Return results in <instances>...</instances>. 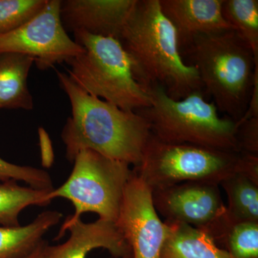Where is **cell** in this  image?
Instances as JSON below:
<instances>
[{
	"mask_svg": "<svg viewBox=\"0 0 258 258\" xmlns=\"http://www.w3.org/2000/svg\"><path fill=\"white\" fill-rule=\"evenodd\" d=\"M59 86L69 97L71 116L61 138L68 160L89 149L128 165L139 166L152 136L150 125L138 112L127 111L89 94L67 73L56 71Z\"/></svg>",
	"mask_w": 258,
	"mask_h": 258,
	"instance_id": "6da1fadb",
	"label": "cell"
},
{
	"mask_svg": "<svg viewBox=\"0 0 258 258\" xmlns=\"http://www.w3.org/2000/svg\"><path fill=\"white\" fill-rule=\"evenodd\" d=\"M118 40L146 89L161 86L174 100L203 89L198 71L183 59L175 28L159 0H137Z\"/></svg>",
	"mask_w": 258,
	"mask_h": 258,
	"instance_id": "7a4b0ae2",
	"label": "cell"
},
{
	"mask_svg": "<svg viewBox=\"0 0 258 258\" xmlns=\"http://www.w3.org/2000/svg\"><path fill=\"white\" fill-rule=\"evenodd\" d=\"M184 48L218 111L238 123L248 107L258 67L248 45L232 30L196 37Z\"/></svg>",
	"mask_w": 258,
	"mask_h": 258,
	"instance_id": "3957f363",
	"label": "cell"
},
{
	"mask_svg": "<svg viewBox=\"0 0 258 258\" xmlns=\"http://www.w3.org/2000/svg\"><path fill=\"white\" fill-rule=\"evenodd\" d=\"M147 90L152 103L138 113L147 120L156 138L166 143L241 153L237 122L221 118L215 103L207 101L203 91L174 100L161 86H151Z\"/></svg>",
	"mask_w": 258,
	"mask_h": 258,
	"instance_id": "277c9868",
	"label": "cell"
},
{
	"mask_svg": "<svg viewBox=\"0 0 258 258\" xmlns=\"http://www.w3.org/2000/svg\"><path fill=\"white\" fill-rule=\"evenodd\" d=\"M73 34L83 52L66 61V71L78 86L124 111L150 107L149 93L134 77L130 59L117 39L83 31Z\"/></svg>",
	"mask_w": 258,
	"mask_h": 258,
	"instance_id": "5b68a950",
	"label": "cell"
},
{
	"mask_svg": "<svg viewBox=\"0 0 258 258\" xmlns=\"http://www.w3.org/2000/svg\"><path fill=\"white\" fill-rule=\"evenodd\" d=\"M74 163L69 179L47 194L50 201L66 199L75 208L74 215L61 226L55 240L63 237L70 226L86 212H93L99 218L115 222L123 190L134 172L128 164L89 149L80 152Z\"/></svg>",
	"mask_w": 258,
	"mask_h": 258,
	"instance_id": "8992f818",
	"label": "cell"
},
{
	"mask_svg": "<svg viewBox=\"0 0 258 258\" xmlns=\"http://www.w3.org/2000/svg\"><path fill=\"white\" fill-rule=\"evenodd\" d=\"M241 153L161 142L152 135L137 172L152 190L189 181L220 184L240 171Z\"/></svg>",
	"mask_w": 258,
	"mask_h": 258,
	"instance_id": "52a82bcc",
	"label": "cell"
},
{
	"mask_svg": "<svg viewBox=\"0 0 258 258\" xmlns=\"http://www.w3.org/2000/svg\"><path fill=\"white\" fill-rule=\"evenodd\" d=\"M60 8V0H46L36 15L14 30L0 35V53L29 56L41 71L82 53L83 47L64 30Z\"/></svg>",
	"mask_w": 258,
	"mask_h": 258,
	"instance_id": "ba28073f",
	"label": "cell"
},
{
	"mask_svg": "<svg viewBox=\"0 0 258 258\" xmlns=\"http://www.w3.org/2000/svg\"><path fill=\"white\" fill-rule=\"evenodd\" d=\"M134 258H159L167 225L158 216L152 190L134 170L125 184L115 221Z\"/></svg>",
	"mask_w": 258,
	"mask_h": 258,
	"instance_id": "9c48e42d",
	"label": "cell"
},
{
	"mask_svg": "<svg viewBox=\"0 0 258 258\" xmlns=\"http://www.w3.org/2000/svg\"><path fill=\"white\" fill-rule=\"evenodd\" d=\"M157 211L167 221L182 222L208 230L221 218L226 207L218 184L189 181L152 190Z\"/></svg>",
	"mask_w": 258,
	"mask_h": 258,
	"instance_id": "30bf717a",
	"label": "cell"
},
{
	"mask_svg": "<svg viewBox=\"0 0 258 258\" xmlns=\"http://www.w3.org/2000/svg\"><path fill=\"white\" fill-rule=\"evenodd\" d=\"M137 0H60V18L69 33L83 31L118 40Z\"/></svg>",
	"mask_w": 258,
	"mask_h": 258,
	"instance_id": "8fae6325",
	"label": "cell"
},
{
	"mask_svg": "<svg viewBox=\"0 0 258 258\" xmlns=\"http://www.w3.org/2000/svg\"><path fill=\"white\" fill-rule=\"evenodd\" d=\"M175 28L180 50L201 35L233 30L222 14L223 0H159Z\"/></svg>",
	"mask_w": 258,
	"mask_h": 258,
	"instance_id": "7c38bea8",
	"label": "cell"
},
{
	"mask_svg": "<svg viewBox=\"0 0 258 258\" xmlns=\"http://www.w3.org/2000/svg\"><path fill=\"white\" fill-rule=\"evenodd\" d=\"M70 237L64 243L51 246L52 258H86L97 248L106 249L113 257L120 258L132 252L115 222L98 218L86 223L81 219L70 226Z\"/></svg>",
	"mask_w": 258,
	"mask_h": 258,
	"instance_id": "4fadbf2b",
	"label": "cell"
},
{
	"mask_svg": "<svg viewBox=\"0 0 258 258\" xmlns=\"http://www.w3.org/2000/svg\"><path fill=\"white\" fill-rule=\"evenodd\" d=\"M166 223L167 235L159 258H231L206 230L182 222Z\"/></svg>",
	"mask_w": 258,
	"mask_h": 258,
	"instance_id": "5bb4252c",
	"label": "cell"
},
{
	"mask_svg": "<svg viewBox=\"0 0 258 258\" xmlns=\"http://www.w3.org/2000/svg\"><path fill=\"white\" fill-rule=\"evenodd\" d=\"M220 184L228 198V207L218 225L222 239L233 225L258 223V182L246 174L235 173Z\"/></svg>",
	"mask_w": 258,
	"mask_h": 258,
	"instance_id": "9a60e30c",
	"label": "cell"
},
{
	"mask_svg": "<svg viewBox=\"0 0 258 258\" xmlns=\"http://www.w3.org/2000/svg\"><path fill=\"white\" fill-rule=\"evenodd\" d=\"M34 60L29 56L13 52L0 53V109L33 108V98L28 79Z\"/></svg>",
	"mask_w": 258,
	"mask_h": 258,
	"instance_id": "2e32d148",
	"label": "cell"
},
{
	"mask_svg": "<svg viewBox=\"0 0 258 258\" xmlns=\"http://www.w3.org/2000/svg\"><path fill=\"white\" fill-rule=\"evenodd\" d=\"M62 214L55 210L40 213L28 225L0 226V258H23L32 252L45 234L60 222Z\"/></svg>",
	"mask_w": 258,
	"mask_h": 258,
	"instance_id": "e0dca14e",
	"label": "cell"
},
{
	"mask_svg": "<svg viewBox=\"0 0 258 258\" xmlns=\"http://www.w3.org/2000/svg\"><path fill=\"white\" fill-rule=\"evenodd\" d=\"M50 191L20 186L15 181L0 184V226H20L19 217L24 209L30 206H47L52 202L47 198Z\"/></svg>",
	"mask_w": 258,
	"mask_h": 258,
	"instance_id": "ac0fdd59",
	"label": "cell"
},
{
	"mask_svg": "<svg viewBox=\"0 0 258 258\" xmlns=\"http://www.w3.org/2000/svg\"><path fill=\"white\" fill-rule=\"evenodd\" d=\"M222 14L247 45L258 63L257 0H223Z\"/></svg>",
	"mask_w": 258,
	"mask_h": 258,
	"instance_id": "d6986e66",
	"label": "cell"
},
{
	"mask_svg": "<svg viewBox=\"0 0 258 258\" xmlns=\"http://www.w3.org/2000/svg\"><path fill=\"white\" fill-rule=\"evenodd\" d=\"M222 240L231 258H258V223L233 225Z\"/></svg>",
	"mask_w": 258,
	"mask_h": 258,
	"instance_id": "ffe728a7",
	"label": "cell"
},
{
	"mask_svg": "<svg viewBox=\"0 0 258 258\" xmlns=\"http://www.w3.org/2000/svg\"><path fill=\"white\" fill-rule=\"evenodd\" d=\"M46 0H0V35L25 23L45 6Z\"/></svg>",
	"mask_w": 258,
	"mask_h": 258,
	"instance_id": "44dd1931",
	"label": "cell"
},
{
	"mask_svg": "<svg viewBox=\"0 0 258 258\" xmlns=\"http://www.w3.org/2000/svg\"><path fill=\"white\" fill-rule=\"evenodd\" d=\"M0 181H25L35 189L52 190V179L47 171L28 166L12 164L0 157Z\"/></svg>",
	"mask_w": 258,
	"mask_h": 258,
	"instance_id": "7402d4cb",
	"label": "cell"
},
{
	"mask_svg": "<svg viewBox=\"0 0 258 258\" xmlns=\"http://www.w3.org/2000/svg\"><path fill=\"white\" fill-rule=\"evenodd\" d=\"M237 138L241 153L258 154V117H252L239 123Z\"/></svg>",
	"mask_w": 258,
	"mask_h": 258,
	"instance_id": "603a6c76",
	"label": "cell"
},
{
	"mask_svg": "<svg viewBox=\"0 0 258 258\" xmlns=\"http://www.w3.org/2000/svg\"><path fill=\"white\" fill-rule=\"evenodd\" d=\"M23 258H52L50 245L43 240L32 252Z\"/></svg>",
	"mask_w": 258,
	"mask_h": 258,
	"instance_id": "cb8c5ba5",
	"label": "cell"
},
{
	"mask_svg": "<svg viewBox=\"0 0 258 258\" xmlns=\"http://www.w3.org/2000/svg\"><path fill=\"white\" fill-rule=\"evenodd\" d=\"M120 258H134L133 257V254H132V252H129L128 254H125V256H123V257H120Z\"/></svg>",
	"mask_w": 258,
	"mask_h": 258,
	"instance_id": "d4e9b609",
	"label": "cell"
}]
</instances>
